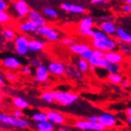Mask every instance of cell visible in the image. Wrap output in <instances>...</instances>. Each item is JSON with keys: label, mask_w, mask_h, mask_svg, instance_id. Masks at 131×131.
<instances>
[{"label": "cell", "mask_w": 131, "mask_h": 131, "mask_svg": "<svg viewBox=\"0 0 131 131\" xmlns=\"http://www.w3.org/2000/svg\"><path fill=\"white\" fill-rule=\"evenodd\" d=\"M0 122L6 126H11L14 129H29L30 122L24 118H16L14 115H10L5 113L0 114Z\"/></svg>", "instance_id": "1"}, {"label": "cell", "mask_w": 131, "mask_h": 131, "mask_svg": "<svg viewBox=\"0 0 131 131\" xmlns=\"http://www.w3.org/2000/svg\"><path fill=\"white\" fill-rule=\"evenodd\" d=\"M51 92L56 99V103L63 106H71L80 100V96L72 91L52 90Z\"/></svg>", "instance_id": "2"}, {"label": "cell", "mask_w": 131, "mask_h": 131, "mask_svg": "<svg viewBox=\"0 0 131 131\" xmlns=\"http://www.w3.org/2000/svg\"><path fill=\"white\" fill-rule=\"evenodd\" d=\"M74 127L81 130L103 131L106 129V126L99 122H92L90 120H78L74 123Z\"/></svg>", "instance_id": "3"}, {"label": "cell", "mask_w": 131, "mask_h": 131, "mask_svg": "<svg viewBox=\"0 0 131 131\" xmlns=\"http://www.w3.org/2000/svg\"><path fill=\"white\" fill-rule=\"evenodd\" d=\"M91 45L94 49H100L106 52L113 51L116 49L118 48V41L111 37H109L107 39L103 41L92 39Z\"/></svg>", "instance_id": "4"}, {"label": "cell", "mask_w": 131, "mask_h": 131, "mask_svg": "<svg viewBox=\"0 0 131 131\" xmlns=\"http://www.w3.org/2000/svg\"><path fill=\"white\" fill-rule=\"evenodd\" d=\"M12 8L15 13V18L18 20L24 19L28 16L30 8L24 0H16L12 4Z\"/></svg>", "instance_id": "5"}, {"label": "cell", "mask_w": 131, "mask_h": 131, "mask_svg": "<svg viewBox=\"0 0 131 131\" xmlns=\"http://www.w3.org/2000/svg\"><path fill=\"white\" fill-rule=\"evenodd\" d=\"M37 34H39L42 36L43 37H45V39H47L49 41H52V42H56L59 41L60 38V34L57 30L47 25L38 28L37 31Z\"/></svg>", "instance_id": "6"}, {"label": "cell", "mask_w": 131, "mask_h": 131, "mask_svg": "<svg viewBox=\"0 0 131 131\" xmlns=\"http://www.w3.org/2000/svg\"><path fill=\"white\" fill-rule=\"evenodd\" d=\"M98 122L104 125L106 129H112L117 125L118 120L111 113L104 112L98 116Z\"/></svg>", "instance_id": "7"}, {"label": "cell", "mask_w": 131, "mask_h": 131, "mask_svg": "<svg viewBox=\"0 0 131 131\" xmlns=\"http://www.w3.org/2000/svg\"><path fill=\"white\" fill-rule=\"evenodd\" d=\"M50 74L55 76H62L65 75L67 66L63 62L59 61H51L47 65Z\"/></svg>", "instance_id": "8"}, {"label": "cell", "mask_w": 131, "mask_h": 131, "mask_svg": "<svg viewBox=\"0 0 131 131\" xmlns=\"http://www.w3.org/2000/svg\"><path fill=\"white\" fill-rule=\"evenodd\" d=\"M2 66L6 70H18L22 67L21 61L15 57H7L2 60Z\"/></svg>", "instance_id": "9"}, {"label": "cell", "mask_w": 131, "mask_h": 131, "mask_svg": "<svg viewBox=\"0 0 131 131\" xmlns=\"http://www.w3.org/2000/svg\"><path fill=\"white\" fill-rule=\"evenodd\" d=\"M60 8L64 12H68L75 14H83L86 12V8L82 5L71 4V3H62Z\"/></svg>", "instance_id": "10"}, {"label": "cell", "mask_w": 131, "mask_h": 131, "mask_svg": "<svg viewBox=\"0 0 131 131\" xmlns=\"http://www.w3.org/2000/svg\"><path fill=\"white\" fill-rule=\"evenodd\" d=\"M48 120L54 123L55 125H64L66 122V118L63 114H61L57 111H47Z\"/></svg>", "instance_id": "11"}, {"label": "cell", "mask_w": 131, "mask_h": 131, "mask_svg": "<svg viewBox=\"0 0 131 131\" xmlns=\"http://www.w3.org/2000/svg\"><path fill=\"white\" fill-rule=\"evenodd\" d=\"M117 28L118 27L115 25L114 21L104 20L99 24V29H100L102 31H103L106 34H108L109 36L115 35L117 31Z\"/></svg>", "instance_id": "12"}, {"label": "cell", "mask_w": 131, "mask_h": 131, "mask_svg": "<svg viewBox=\"0 0 131 131\" xmlns=\"http://www.w3.org/2000/svg\"><path fill=\"white\" fill-rule=\"evenodd\" d=\"M38 28L39 27L34 22L29 19L23 21L18 26V29L22 34H33V33L37 34Z\"/></svg>", "instance_id": "13"}, {"label": "cell", "mask_w": 131, "mask_h": 131, "mask_svg": "<svg viewBox=\"0 0 131 131\" xmlns=\"http://www.w3.org/2000/svg\"><path fill=\"white\" fill-rule=\"evenodd\" d=\"M65 75L69 78H72L78 81H82L84 79L83 72H81L78 68H75V66L71 64L67 66Z\"/></svg>", "instance_id": "14"}, {"label": "cell", "mask_w": 131, "mask_h": 131, "mask_svg": "<svg viewBox=\"0 0 131 131\" xmlns=\"http://www.w3.org/2000/svg\"><path fill=\"white\" fill-rule=\"evenodd\" d=\"M49 71L47 66L44 64L40 65L35 68V75L37 78L38 81L41 83H45L47 82L49 79Z\"/></svg>", "instance_id": "15"}, {"label": "cell", "mask_w": 131, "mask_h": 131, "mask_svg": "<svg viewBox=\"0 0 131 131\" xmlns=\"http://www.w3.org/2000/svg\"><path fill=\"white\" fill-rule=\"evenodd\" d=\"M107 60L111 63L121 64L124 60V55L120 51H109L105 52V57Z\"/></svg>", "instance_id": "16"}, {"label": "cell", "mask_w": 131, "mask_h": 131, "mask_svg": "<svg viewBox=\"0 0 131 131\" xmlns=\"http://www.w3.org/2000/svg\"><path fill=\"white\" fill-rule=\"evenodd\" d=\"M27 17H28L29 20L34 22L38 27H41V26L47 25V22H46L44 17L40 13H38L37 11H36L34 10H30Z\"/></svg>", "instance_id": "17"}, {"label": "cell", "mask_w": 131, "mask_h": 131, "mask_svg": "<svg viewBox=\"0 0 131 131\" xmlns=\"http://www.w3.org/2000/svg\"><path fill=\"white\" fill-rule=\"evenodd\" d=\"M47 42H45L43 40H38V39H30L29 43V52H37L42 51L47 47Z\"/></svg>", "instance_id": "18"}, {"label": "cell", "mask_w": 131, "mask_h": 131, "mask_svg": "<svg viewBox=\"0 0 131 131\" xmlns=\"http://www.w3.org/2000/svg\"><path fill=\"white\" fill-rule=\"evenodd\" d=\"M91 49V46L88 44H83V43H74L73 45L69 46V49L70 51L76 55H80L81 53L85 52L88 49Z\"/></svg>", "instance_id": "19"}, {"label": "cell", "mask_w": 131, "mask_h": 131, "mask_svg": "<svg viewBox=\"0 0 131 131\" xmlns=\"http://www.w3.org/2000/svg\"><path fill=\"white\" fill-rule=\"evenodd\" d=\"M95 21L91 16H86L83 18L78 23V29H94Z\"/></svg>", "instance_id": "20"}, {"label": "cell", "mask_w": 131, "mask_h": 131, "mask_svg": "<svg viewBox=\"0 0 131 131\" xmlns=\"http://www.w3.org/2000/svg\"><path fill=\"white\" fill-rule=\"evenodd\" d=\"M35 129L39 131H53L55 130V124L47 120L45 122H35Z\"/></svg>", "instance_id": "21"}, {"label": "cell", "mask_w": 131, "mask_h": 131, "mask_svg": "<svg viewBox=\"0 0 131 131\" xmlns=\"http://www.w3.org/2000/svg\"><path fill=\"white\" fill-rule=\"evenodd\" d=\"M115 36H116V37L122 42L128 43V44L131 42V35L122 27L117 28V31H116V34H115Z\"/></svg>", "instance_id": "22"}, {"label": "cell", "mask_w": 131, "mask_h": 131, "mask_svg": "<svg viewBox=\"0 0 131 131\" xmlns=\"http://www.w3.org/2000/svg\"><path fill=\"white\" fill-rule=\"evenodd\" d=\"M88 62L91 66H94L96 68H106L107 64H109V61L105 57H91L88 60Z\"/></svg>", "instance_id": "23"}, {"label": "cell", "mask_w": 131, "mask_h": 131, "mask_svg": "<svg viewBox=\"0 0 131 131\" xmlns=\"http://www.w3.org/2000/svg\"><path fill=\"white\" fill-rule=\"evenodd\" d=\"M1 35H2L3 39L6 41H8V42L14 41L15 37H17L16 34H15L14 30L11 28H4L2 30Z\"/></svg>", "instance_id": "24"}, {"label": "cell", "mask_w": 131, "mask_h": 131, "mask_svg": "<svg viewBox=\"0 0 131 131\" xmlns=\"http://www.w3.org/2000/svg\"><path fill=\"white\" fill-rule=\"evenodd\" d=\"M12 103L15 108L21 109V110H26L29 107V103L25 99L21 97H15L13 99Z\"/></svg>", "instance_id": "25"}, {"label": "cell", "mask_w": 131, "mask_h": 131, "mask_svg": "<svg viewBox=\"0 0 131 131\" xmlns=\"http://www.w3.org/2000/svg\"><path fill=\"white\" fill-rule=\"evenodd\" d=\"M30 39L25 35H18L14 41V46L18 47H29V43Z\"/></svg>", "instance_id": "26"}, {"label": "cell", "mask_w": 131, "mask_h": 131, "mask_svg": "<svg viewBox=\"0 0 131 131\" xmlns=\"http://www.w3.org/2000/svg\"><path fill=\"white\" fill-rule=\"evenodd\" d=\"M76 65H77V68H78L83 73L88 72L90 70V68H91V65L88 62V60L83 59V58H81V57L77 60Z\"/></svg>", "instance_id": "27"}, {"label": "cell", "mask_w": 131, "mask_h": 131, "mask_svg": "<svg viewBox=\"0 0 131 131\" xmlns=\"http://www.w3.org/2000/svg\"><path fill=\"white\" fill-rule=\"evenodd\" d=\"M106 79L112 84H114V85H120V83L122 82L123 77L121 73H109Z\"/></svg>", "instance_id": "28"}, {"label": "cell", "mask_w": 131, "mask_h": 131, "mask_svg": "<svg viewBox=\"0 0 131 131\" xmlns=\"http://www.w3.org/2000/svg\"><path fill=\"white\" fill-rule=\"evenodd\" d=\"M32 120L35 122H45L48 120L47 113L45 111H37L33 114L32 115Z\"/></svg>", "instance_id": "29"}, {"label": "cell", "mask_w": 131, "mask_h": 131, "mask_svg": "<svg viewBox=\"0 0 131 131\" xmlns=\"http://www.w3.org/2000/svg\"><path fill=\"white\" fill-rule=\"evenodd\" d=\"M110 36L108 34H106L103 31H102L100 29H94V35L92 37V39L95 40H99V41H103L106 40L107 38H109Z\"/></svg>", "instance_id": "30"}, {"label": "cell", "mask_w": 131, "mask_h": 131, "mask_svg": "<svg viewBox=\"0 0 131 131\" xmlns=\"http://www.w3.org/2000/svg\"><path fill=\"white\" fill-rule=\"evenodd\" d=\"M41 98L42 100H44V101H45L46 103H53L56 102V99H55L54 95H52L51 91H43L41 95Z\"/></svg>", "instance_id": "31"}, {"label": "cell", "mask_w": 131, "mask_h": 131, "mask_svg": "<svg viewBox=\"0 0 131 131\" xmlns=\"http://www.w3.org/2000/svg\"><path fill=\"white\" fill-rule=\"evenodd\" d=\"M118 46L119 51L122 52L123 54H131V46L128 43H124L119 41L118 42Z\"/></svg>", "instance_id": "32"}, {"label": "cell", "mask_w": 131, "mask_h": 131, "mask_svg": "<svg viewBox=\"0 0 131 131\" xmlns=\"http://www.w3.org/2000/svg\"><path fill=\"white\" fill-rule=\"evenodd\" d=\"M106 69L109 73H120L122 68L120 66V64L109 62V64L106 66Z\"/></svg>", "instance_id": "33"}, {"label": "cell", "mask_w": 131, "mask_h": 131, "mask_svg": "<svg viewBox=\"0 0 131 131\" xmlns=\"http://www.w3.org/2000/svg\"><path fill=\"white\" fill-rule=\"evenodd\" d=\"M4 77L5 79L10 83H15L18 80V75L14 72H11V70H7L4 72Z\"/></svg>", "instance_id": "34"}, {"label": "cell", "mask_w": 131, "mask_h": 131, "mask_svg": "<svg viewBox=\"0 0 131 131\" xmlns=\"http://www.w3.org/2000/svg\"><path fill=\"white\" fill-rule=\"evenodd\" d=\"M43 14L45 16L49 17L51 18H56L58 17V12L54 9L50 8V7H45V8H44Z\"/></svg>", "instance_id": "35"}, {"label": "cell", "mask_w": 131, "mask_h": 131, "mask_svg": "<svg viewBox=\"0 0 131 131\" xmlns=\"http://www.w3.org/2000/svg\"><path fill=\"white\" fill-rule=\"evenodd\" d=\"M94 72H95L96 75L101 79H106L107 75H109V72L107 71V69L103 68H95Z\"/></svg>", "instance_id": "36"}, {"label": "cell", "mask_w": 131, "mask_h": 131, "mask_svg": "<svg viewBox=\"0 0 131 131\" xmlns=\"http://www.w3.org/2000/svg\"><path fill=\"white\" fill-rule=\"evenodd\" d=\"M77 33L83 37L92 38V37H93V35H94V29H77Z\"/></svg>", "instance_id": "37"}, {"label": "cell", "mask_w": 131, "mask_h": 131, "mask_svg": "<svg viewBox=\"0 0 131 131\" xmlns=\"http://www.w3.org/2000/svg\"><path fill=\"white\" fill-rule=\"evenodd\" d=\"M10 21V16L6 11H0V22L1 24H6Z\"/></svg>", "instance_id": "38"}, {"label": "cell", "mask_w": 131, "mask_h": 131, "mask_svg": "<svg viewBox=\"0 0 131 131\" xmlns=\"http://www.w3.org/2000/svg\"><path fill=\"white\" fill-rule=\"evenodd\" d=\"M32 66H30V65H24V66H22L21 68V72L22 75H24L26 76H30L32 75Z\"/></svg>", "instance_id": "39"}, {"label": "cell", "mask_w": 131, "mask_h": 131, "mask_svg": "<svg viewBox=\"0 0 131 131\" xmlns=\"http://www.w3.org/2000/svg\"><path fill=\"white\" fill-rule=\"evenodd\" d=\"M29 64L30 66H32L34 68H37V67H39L40 65L42 64L41 63V60L37 58V57H33V58H30L29 60Z\"/></svg>", "instance_id": "40"}, {"label": "cell", "mask_w": 131, "mask_h": 131, "mask_svg": "<svg viewBox=\"0 0 131 131\" xmlns=\"http://www.w3.org/2000/svg\"><path fill=\"white\" fill-rule=\"evenodd\" d=\"M80 57L83 58L87 60H88L91 57H93V49H90L86 50L85 52H83L80 55Z\"/></svg>", "instance_id": "41"}, {"label": "cell", "mask_w": 131, "mask_h": 131, "mask_svg": "<svg viewBox=\"0 0 131 131\" xmlns=\"http://www.w3.org/2000/svg\"><path fill=\"white\" fill-rule=\"evenodd\" d=\"M61 43H62V45H64L70 46V45H73L74 43H75V40L72 37H63L62 39H61Z\"/></svg>", "instance_id": "42"}, {"label": "cell", "mask_w": 131, "mask_h": 131, "mask_svg": "<svg viewBox=\"0 0 131 131\" xmlns=\"http://www.w3.org/2000/svg\"><path fill=\"white\" fill-rule=\"evenodd\" d=\"M120 86L122 88H124V89L130 88V86H131V80L129 78H123L122 82L120 83Z\"/></svg>", "instance_id": "43"}, {"label": "cell", "mask_w": 131, "mask_h": 131, "mask_svg": "<svg viewBox=\"0 0 131 131\" xmlns=\"http://www.w3.org/2000/svg\"><path fill=\"white\" fill-rule=\"evenodd\" d=\"M93 57H105V52L100 49H93Z\"/></svg>", "instance_id": "44"}, {"label": "cell", "mask_w": 131, "mask_h": 131, "mask_svg": "<svg viewBox=\"0 0 131 131\" xmlns=\"http://www.w3.org/2000/svg\"><path fill=\"white\" fill-rule=\"evenodd\" d=\"M122 10L124 14H131V5L125 3L124 5L122 6Z\"/></svg>", "instance_id": "45"}, {"label": "cell", "mask_w": 131, "mask_h": 131, "mask_svg": "<svg viewBox=\"0 0 131 131\" xmlns=\"http://www.w3.org/2000/svg\"><path fill=\"white\" fill-rule=\"evenodd\" d=\"M23 110H21V109H18L16 108L12 113V114L14 115V117H16V118H22L23 117V115H24V113H23L22 111Z\"/></svg>", "instance_id": "46"}, {"label": "cell", "mask_w": 131, "mask_h": 131, "mask_svg": "<svg viewBox=\"0 0 131 131\" xmlns=\"http://www.w3.org/2000/svg\"><path fill=\"white\" fill-rule=\"evenodd\" d=\"M8 9V3L6 0H0V11H6Z\"/></svg>", "instance_id": "47"}, {"label": "cell", "mask_w": 131, "mask_h": 131, "mask_svg": "<svg viewBox=\"0 0 131 131\" xmlns=\"http://www.w3.org/2000/svg\"><path fill=\"white\" fill-rule=\"evenodd\" d=\"M105 0H91V3L92 4H101V3H103V2Z\"/></svg>", "instance_id": "48"}, {"label": "cell", "mask_w": 131, "mask_h": 131, "mask_svg": "<svg viewBox=\"0 0 131 131\" xmlns=\"http://www.w3.org/2000/svg\"><path fill=\"white\" fill-rule=\"evenodd\" d=\"M88 119L92 122H98V116H96V115H91V116L88 117Z\"/></svg>", "instance_id": "49"}, {"label": "cell", "mask_w": 131, "mask_h": 131, "mask_svg": "<svg viewBox=\"0 0 131 131\" xmlns=\"http://www.w3.org/2000/svg\"><path fill=\"white\" fill-rule=\"evenodd\" d=\"M125 113L126 114V116H131V107L130 106L127 107V108L126 109Z\"/></svg>", "instance_id": "50"}, {"label": "cell", "mask_w": 131, "mask_h": 131, "mask_svg": "<svg viewBox=\"0 0 131 131\" xmlns=\"http://www.w3.org/2000/svg\"><path fill=\"white\" fill-rule=\"evenodd\" d=\"M126 123H127V125L131 128V116H127V118H126Z\"/></svg>", "instance_id": "51"}, {"label": "cell", "mask_w": 131, "mask_h": 131, "mask_svg": "<svg viewBox=\"0 0 131 131\" xmlns=\"http://www.w3.org/2000/svg\"><path fill=\"white\" fill-rule=\"evenodd\" d=\"M62 26H63L64 27L67 28V27H68L69 26H70V22H69L68 21H64V22L62 23Z\"/></svg>", "instance_id": "52"}, {"label": "cell", "mask_w": 131, "mask_h": 131, "mask_svg": "<svg viewBox=\"0 0 131 131\" xmlns=\"http://www.w3.org/2000/svg\"><path fill=\"white\" fill-rule=\"evenodd\" d=\"M0 85H1V86L3 85V77L2 75L0 76Z\"/></svg>", "instance_id": "53"}, {"label": "cell", "mask_w": 131, "mask_h": 131, "mask_svg": "<svg viewBox=\"0 0 131 131\" xmlns=\"http://www.w3.org/2000/svg\"><path fill=\"white\" fill-rule=\"evenodd\" d=\"M32 80H33V82H34V83H36V82H39L38 81V80H37V78L36 77V75H34L33 78H32Z\"/></svg>", "instance_id": "54"}, {"label": "cell", "mask_w": 131, "mask_h": 131, "mask_svg": "<svg viewBox=\"0 0 131 131\" xmlns=\"http://www.w3.org/2000/svg\"><path fill=\"white\" fill-rule=\"evenodd\" d=\"M58 130H59V131H68V130H69V129H67V128H59Z\"/></svg>", "instance_id": "55"}, {"label": "cell", "mask_w": 131, "mask_h": 131, "mask_svg": "<svg viewBox=\"0 0 131 131\" xmlns=\"http://www.w3.org/2000/svg\"><path fill=\"white\" fill-rule=\"evenodd\" d=\"M126 3H127V4H129V5H131V0H126Z\"/></svg>", "instance_id": "56"}, {"label": "cell", "mask_w": 131, "mask_h": 131, "mask_svg": "<svg viewBox=\"0 0 131 131\" xmlns=\"http://www.w3.org/2000/svg\"><path fill=\"white\" fill-rule=\"evenodd\" d=\"M129 45H130V46H131V42H130V43H129Z\"/></svg>", "instance_id": "57"}, {"label": "cell", "mask_w": 131, "mask_h": 131, "mask_svg": "<svg viewBox=\"0 0 131 131\" xmlns=\"http://www.w3.org/2000/svg\"><path fill=\"white\" fill-rule=\"evenodd\" d=\"M130 89H131V86H130Z\"/></svg>", "instance_id": "58"}]
</instances>
